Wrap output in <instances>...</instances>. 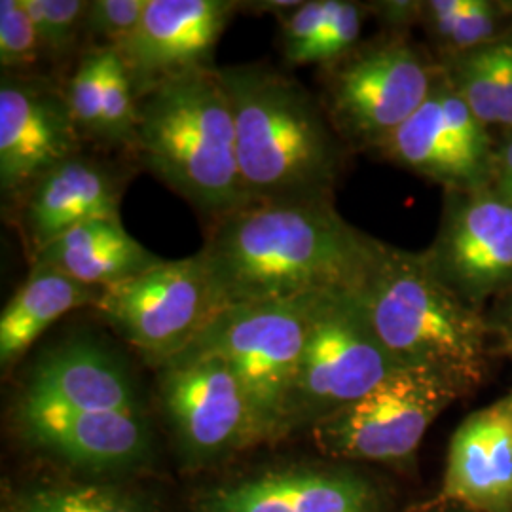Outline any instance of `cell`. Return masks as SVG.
<instances>
[{
    "label": "cell",
    "mask_w": 512,
    "mask_h": 512,
    "mask_svg": "<svg viewBox=\"0 0 512 512\" xmlns=\"http://www.w3.org/2000/svg\"><path fill=\"white\" fill-rule=\"evenodd\" d=\"M319 298L224 308L188 346L217 355L234 370L260 442L285 437L287 404Z\"/></svg>",
    "instance_id": "cell-6"
},
{
    "label": "cell",
    "mask_w": 512,
    "mask_h": 512,
    "mask_svg": "<svg viewBox=\"0 0 512 512\" xmlns=\"http://www.w3.org/2000/svg\"><path fill=\"white\" fill-rule=\"evenodd\" d=\"M251 203L334 202L349 148L321 99L268 63L219 67Z\"/></svg>",
    "instance_id": "cell-2"
},
{
    "label": "cell",
    "mask_w": 512,
    "mask_h": 512,
    "mask_svg": "<svg viewBox=\"0 0 512 512\" xmlns=\"http://www.w3.org/2000/svg\"><path fill=\"white\" fill-rule=\"evenodd\" d=\"M486 323L492 340L512 359V291L490 302L486 308Z\"/></svg>",
    "instance_id": "cell-31"
},
{
    "label": "cell",
    "mask_w": 512,
    "mask_h": 512,
    "mask_svg": "<svg viewBox=\"0 0 512 512\" xmlns=\"http://www.w3.org/2000/svg\"><path fill=\"white\" fill-rule=\"evenodd\" d=\"M302 2L300 0H258V2H243L251 12L258 14H274L275 18L283 19L296 10Z\"/></svg>",
    "instance_id": "cell-32"
},
{
    "label": "cell",
    "mask_w": 512,
    "mask_h": 512,
    "mask_svg": "<svg viewBox=\"0 0 512 512\" xmlns=\"http://www.w3.org/2000/svg\"><path fill=\"white\" fill-rule=\"evenodd\" d=\"M495 152L494 131L476 118L442 73L427 101L378 156L440 184L444 192H467L492 186Z\"/></svg>",
    "instance_id": "cell-12"
},
{
    "label": "cell",
    "mask_w": 512,
    "mask_h": 512,
    "mask_svg": "<svg viewBox=\"0 0 512 512\" xmlns=\"http://www.w3.org/2000/svg\"><path fill=\"white\" fill-rule=\"evenodd\" d=\"M420 25L444 65L512 33V0H423Z\"/></svg>",
    "instance_id": "cell-22"
},
{
    "label": "cell",
    "mask_w": 512,
    "mask_h": 512,
    "mask_svg": "<svg viewBox=\"0 0 512 512\" xmlns=\"http://www.w3.org/2000/svg\"><path fill=\"white\" fill-rule=\"evenodd\" d=\"M23 393L80 410L143 412L128 368L86 340L42 355Z\"/></svg>",
    "instance_id": "cell-19"
},
{
    "label": "cell",
    "mask_w": 512,
    "mask_h": 512,
    "mask_svg": "<svg viewBox=\"0 0 512 512\" xmlns=\"http://www.w3.org/2000/svg\"><path fill=\"white\" fill-rule=\"evenodd\" d=\"M368 12V4L338 0L334 18L323 31V35L311 46L304 59V65L327 67L353 52L361 44V31Z\"/></svg>",
    "instance_id": "cell-29"
},
{
    "label": "cell",
    "mask_w": 512,
    "mask_h": 512,
    "mask_svg": "<svg viewBox=\"0 0 512 512\" xmlns=\"http://www.w3.org/2000/svg\"><path fill=\"white\" fill-rule=\"evenodd\" d=\"M378 247L334 202H266L213 222L200 255L224 310L359 293Z\"/></svg>",
    "instance_id": "cell-1"
},
{
    "label": "cell",
    "mask_w": 512,
    "mask_h": 512,
    "mask_svg": "<svg viewBox=\"0 0 512 512\" xmlns=\"http://www.w3.org/2000/svg\"><path fill=\"white\" fill-rule=\"evenodd\" d=\"M423 0H384L368 4L387 33H408L412 25H420Z\"/></svg>",
    "instance_id": "cell-30"
},
{
    "label": "cell",
    "mask_w": 512,
    "mask_h": 512,
    "mask_svg": "<svg viewBox=\"0 0 512 512\" xmlns=\"http://www.w3.org/2000/svg\"><path fill=\"white\" fill-rule=\"evenodd\" d=\"M126 184L122 169L84 150L44 173L16 200L29 260L84 222L120 219Z\"/></svg>",
    "instance_id": "cell-15"
},
{
    "label": "cell",
    "mask_w": 512,
    "mask_h": 512,
    "mask_svg": "<svg viewBox=\"0 0 512 512\" xmlns=\"http://www.w3.org/2000/svg\"><path fill=\"white\" fill-rule=\"evenodd\" d=\"M35 23L44 59L65 65L73 59L84 40L88 0H23Z\"/></svg>",
    "instance_id": "cell-25"
},
{
    "label": "cell",
    "mask_w": 512,
    "mask_h": 512,
    "mask_svg": "<svg viewBox=\"0 0 512 512\" xmlns=\"http://www.w3.org/2000/svg\"><path fill=\"white\" fill-rule=\"evenodd\" d=\"M376 338L401 368L439 374L465 397L490 370L486 310L446 287L423 251L380 241L357 293Z\"/></svg>",
    "instance_id": "cell-3"
},
{
    "label": "cell",
    "mask_w": 512,
    "mask_h": 512,
    "mask_svg": "<svg viewBox=\"0 0 512 512\" xmlns=\"http://www.w3.org/2000/svg\"><path fill=\"white\" fill-rule=\"evenodd\" d=\"M429 512H473L461 507H439V509H429Z\"/></svg>",
    "instance_id": "cell-33"
},
{
    "label": "cell",
    "mask_w": 512,
    "mask_h": 512,
    "mask_svg": "<svg viewBox=\"0 0 512 512\" xmlns=\"http://www.w3.org/2000/svg\"><path fill=\"white\" fill-rule=\"evenodd\" d=\"M196 512H382V499L355 471L289 467L205 490Z\"/></svg>",
    "instance_id": "cell-18"
},
{
    "label": "cell",
    "mask_w": 512,
    "mask_h": 512,
    "mask_svg": "<svg viewBox=\"0 0 512 512\" xmlns=\"http://www.w3.org/2000/svg\"><path fill=\"white\" fill-rule=\"evenodd\" d=\"M131 152L209 226L251 205L219 67L169 80L141 95Z\"/></svg>",
    "instance_id": "cell-4"
},
{
    "label": "cell",
    "mask_w": 512,
    "mask_h": 512,
    "mask_svg": "<svg viewBox=\"0 0 512 512\" xmlns=\"http://www.w3.org/2000/svg\"><path fill=\"white\" fill-rule=\"evenodd\" d=\"M512 512V389L454 431L439 495L429 509Z\"/></svg>",
    "instance_id": "cell-17"
},
{
    "label": "cell",
    "mask_w": 512,
    "mask_h": 512,
    "mask_svg": "<svg viewBox=\"0 0 512 512\" xmlns=\"http://www.w3.org/2000/svg\"><path fill=\"white\" fill-rule=\"evenodd\" d=\"M97 315L154 368L181 355L219 315V298L200 253L162 260L103 289Z\"/></svg>",
    "instance_id": "cell-8"
},
{
    "label": "cell",
    "mask_w": 512,
    "mask_h": 512,
    "mask_svg": "<svg viewBox=\"0 0 512 512\" xmlns=\"http://www.w3.org/2000/svg\"><path fill=\"white\" fill-rule=\"evenodd\" d=\"M401 366L385 351L357 293L323 294L287 404L285 435L359 401Z\"/></svg>",
    "instance_id": "cell-7"
},
{
    "label": "cell",
    "mask_w": 512,
    "mask_h": 512,
    "mask_svg": "<svg viewBox=\"0 0 512 512\" xmlns=\"http://www.w3.org/2000/svg\"><path fill=\"white\" fill-rule=\"evenodd\" d=\"M423 255L446 287L486 310L512 291V203L492 186L444 192L439 230Z\"/></svg>",
    "instance_id": "cell-11"
},
{
    "label": "cell",
    "mask_w": 512,
    "mask_h": 512,
    "mask_svg": "<svg viewBox=\"0 0 512 512\" xmlns=\"http://www.w3.org/2000/svg\"><path fill=\"white\" fill-rule=\"evenodd\" d=\"M459 397L458 387L439 374L401 368L359 401L315 423L311 437L329 458L406 463L429 427Z\"/></svg>",
    "instance_id": "cell-9"
},
{
    "label": "cell",
    "mask_w": 512,
    "mask_h": 512,
    "mask_svg": "<svg viewBox=\"0 0 512 512\" xmlns=\"http://www.w3.org/2000/svg\"><path fill=\"white\" fill-rule=\"evenodd\" d=\"M8 512H148L141 499L103 484L42 486L19 495Z\"/></svg>",
    "instance_id": "cell-24"
},
{
    "label": "cell",
    "mask_w": 512,
    "mask_h": 512,
    "mask_svg": "<svg viewBox=\"0 0 512 512\" xmlns=\"http://www.w3.org/2000/svg\"><path fill=\"white\" fill-rule=\"evenodd\" d=\"M44 59L35 23L23 0L0 2V67L2 74H38Z\"/></svg>",
    "instance_id": "cell-26"
},
{
    "label": "cell",
    "mask_w": 512,
    "mask_h": 512,
    "mask_svg": "<svg viewBox=\"0 0 512 512\" xmlns=\"http://www.w3.org/2000/svg\"><path fill=\"white\" fill-rule=\"evenodd\" d=\"M439 61L408 33L361 42L321 67V103L349 152L378 154L439 82Z\"/></svg>",
    "instance_id": "cell-5"
},
{
    "label": "cell",
    "mask_w": 512,
    "mask_h": 512,
    "mask_svg": "<svg viewBox=\"0 0 512 512\" xmlns=\"http://www.w3.org/2000/svg\"><path fill=\"white\" fill-rule=\"evenodd\" d=\"M21 433L38 448L92 471L129 469L147 458L150 429L145 414L80 410L21 395Z\"/></svg>",
    "instance_id": "cell-16"
},
{
    "label": "cell",
    "mask_w": 512,
    "mask_h": 512,
    "mask_svg": "<svg viewBox=\"0 0 512 512\" xmlns=\"http://www.w3.org/2000/svg\"><path fill=\"white\" fill-rule=\"evenodd\" d=\"M158 372L165 416L190 469L260 442L251 404L224 359L188 348Z\"/></svg>",
    "instance_id": "cell-10"
},
{
    "label": "cell",
    "mask_w": 512,
    "mask_h": 512,
    "mask_svg": "<svg viewBox=\"0 0 512 512\" xmlns=\"http://www.w3.org/2000/svg\"><path fill=\"white\" fill-rule=\"evenodd\" d=\"M101 291L52 270L31 266L27 279L0 315L2 370L16 365L57 319L84 306L93 308Z\"/></svg>",
    "instance_id": "cell-21"
},
{
    "label": "cell",
    "mask_w": 512,
    "mask_h": 512,
    "mask_svg": "<svg viewBox=\"0 0 512 512\" xmlns=\"http://www.w3.org/2000/svg\"><path fill=\"white\" fill-rule=\"evenodd\" d=\"M63 86L42 74H2L0 188L16 202L55 165L82 152Z\"/></svg>",
    "instance_id": "cell-13"
},
{
    "label": "cell",
    "mask_w": 512,
    "mask_h": 512,
    "mask_svg": "<svg viewBox=\"0 0 512 512\" xmlns=\"http://www.w3.org/2000/svg\"><path fill=\"white\" fill-rule=\"evenodd\" d=\"M338 0H308L302 2L281 21V50L289 65H304V59L323 35L336 14Z\"/></svg>",
    "instance_id": "cell-28"
},
{
    "label": "cell",
    "mask_w": 512,
    "mask_h": 512,
    "mask_svg": "<svg viewBox=\"0 0 512 512\" xmlns=\"http://www.w3.org/2000/svg\"><path fill=\"white\" fill-rule=\"evenodd\" d=\"M440 67L484 126L512 131V33Z\"/></svg>",
    "instance_id": "cell-23"
},
{
    "label": "cell",
    "mask_w": 512,
    "mask_h": 512,
    "mask_svg": "<svg viewBox=\"0 0 512 512\" xmlns=\"http://www.w3.org/2000/svg\"><path fill=\"white\" fill-rule=\"evenodd\" d=\"M162 260L126 232L122 220L97 219L55 239L31 260V266L52 270L92 289H107Z\"/></svg>",
    "instance_id": "cell-20"
},
{
    "label": "cell",
    "mask_w": 512,
    "mask_h": 512,
    "mask_svg": "<svg viewBox=\"0 0 512 512\" xmlns=\"http://www.w3.org/2000/svg\"><path fill=\"white\" fill-rule=\"evenodd\" d=\"M148 0H92L84 19L90 48H120L139 27Z\"/></svg>",
    "instance_id": "cell-27"
},
{
    "label": "cell",
    "mask_w": 512,
    "mask_h": 512,
    "mask_svg": "<svg viewBox=\"0 0 512 512\" xmlns=\"http://www.w3.org/2000/svg\"><path fill=\"white\" fill-rule=\"evenodd\" d=\"M239 8L236 0H148L139 27L118 48L137 99L169 80L217 69V44Z\"/></svg>",
    "instance_id": "cell-14"
}]
</instances>
